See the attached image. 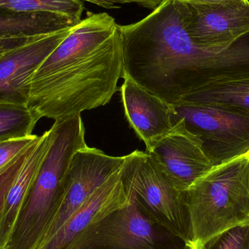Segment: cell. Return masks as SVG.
Returning <instances> with one entry per match:
<instances>
[{"instance_id": "cell-22", "label": "cell", "mask_w": 249, "mask_h": 249, "mask_svg": "<svg viewBox=\"0 0 249 249\" xmlns=\"http://www.w3.org/2000/svg\"><path fill=\"white\" fill-rule=\"evenodd\" d=\"M39 37V36H37ZM37 37L17 38V39H0V51H10L25 45Z\"/></svg>"}, {"instance_id": "cell-7", "label": "cell", "mask_w": 249, "mask_h": 249, "mask_svg": "<svg viewBox=\"0 0 249 249\" xmlns=\"http://www.w3.org/2000/svg\"><path fill=\"white\" fill-rule=\"evenodd\" d=\"M171 105L177 119L199 139L213 166L249 152V115L184 100Z\"/></svg>"}, {"instance_id": "cell-14", "label": "cell", "mask_w": 249, "mask_h": 249, "mask_svg": "<svg viewBox=\"0 0 249 249\" xmlns=\"http://www.w3.org/2000/svg\"><path fill=\"white\" fill-rule=\"evenodd\" d=\"M53 137V127L39 136L37 142L29 150L18 174L7 192L0 213V249H4L8 241L19 211L51 147Z\"/></svg>"}, {"instance_id": "cell-19", "label": "cell", "mask_w": 249, "mask_h": 249, "mask_svg": "<svg viewBox=\"0 0 249 249\" xmlns=\"http://www.w3.org/2000/svg\"><path fill=\"white\" fill-rule=\"evenodd\" d=\"M200 249H249V222L232 227L212 237Z\"/></svg>"}, {"instance_id": "cell-18", "label": "cell", "mask_w": 249, "mask_h": 249, "mask_svg": "<svg viewBox=\"0 0 249 249\" xmlns=\"http://www.w3.org/2000/svg\"><path fill=\"white\" fill-rule=\"evenodd\" d=\"M0 7L17 11L61 13L81 19L85 7L82 0H0Z\"/></svg>"}, {"instance_id": "cell-10", "label": "cell", "mask_w": 249, "mask_h": 249, "mask_svg": "<svg viewBox=\"0 0 249 249\" xmlns=\"http://www.w3.org/2000/svg\"><path fill=\"white\" fill-rule=\"evenodd\" d=\"M146 152L181 193L187 191L214 167L199 139L180 119L168 134Z\"/></svg>"}, {"instance_id": "cell-5", "label": "cell", "mask_w": 249, "mask_h": 249, "mask_svg": "<svg viewBox=\"0 0 249 249\" xmlns=\"http://www.w3.org/2000/svg\"><path fill=\"white\" fill-rule=\"evenodd\" d=\"M122 179L126 193L147 214L192 249L193 229L184 193L171 184L147 152L136 150L124 156Z\"/></svg>"}, {"instance_id": "cell-26", "label": "cell", "mask_w": 249, "mask_h": 249, "mask_svg": "<svg viewBox=\"0 0 249 249\" xmlns=\"http://www.w3.org/2000/svg\"><path fill=\"white\" fill-rule=\"evenodd\" d=\"M7 51H0V57H1V55H2L4 53L7 52Z\"/></svg>"}, {"instance_id": "cell-8", "label": "cell", "mask_w": 249, "mask_h": 249, "mask_svg": "<svg viewBox=\"0 0 249 249\" xmlns=\"http://www.w3.org/2000/svg\"><path fill=\"white\" fill-rule=\"evenodd\" d=\"M124 161V156H110L88 145L79 149L66 174L65 192L59 209L39 246L51 239L96 190L121 170Z\"/></svg>"}, {"instance_id": "cell-15", "label": "cell", "mask_w": 249, "mask_h": 249, "mask_svg": "<svg viewBox=\"0 0 249 249\" xmlns=\"http://www.w3.org/2000/svg\"><path fill=\"white\" fill-rule=\"evenodd\" d=\"M82 19L45 11H17L0 7V39L37 37L74 27Z\"/></svg>"}, {"instance_id": "cell-23", "label": "cell", "mask_w": 249, "mask_h": 249, "mask_svg": "<svg viewBox=\"0 0 249 249\" xmlns=\"http://www.w3.org/2000/svg\"><path fill=\"white\" fill-rule=\"evenodd\" d=\"M112 2L117 4H130V3H135V4H139L143 7H147L149 9L156 8L162 2L163 0H110Z\"/></svg>"}, {"instance_id": "cell-17", "label": "cell", "mask_w": 249, "mask_h": 249, "mask_svg": "<svg viewBox=\"0 0 249 249\" xmlns=\"http://www.w3.org/2000/svg\"><path fill=\"white\" fill-rule=\"evenodd\" d=\"M38 121L27 105L0 103V143L31 137Z\"/></svg>"}, {"instance_id": "cell-24", "label": "cell", "mask_w": 249, "mask_h": 249, "mask_svg": "<svg viewBox=\"0 0 249 249\" xmlns=\"http://www.w3.org/2000/svg\"><path fill=\"white\" fill-rule=\"evenodd\" d=\"M85 1H89V2L93 3L96 5L100 6V7L106 9H115L119 7L118 6L115 5L116 4L112 2L110 0H85Z\"/></svg>"}, {"instance_id": "cell-20", "label": "cell", "mask_w": 249, "mask_h": 249, "mask_svg": "<svg viewBox=\"0 0 249 249\" xmlns=\"http://www.w3.org/2000/svg\"><path fill=\"white\" fill-rule=\"evenodd\" d=\"M39 136L33 135L24 139H14L0 143V171L14 160L20 154L36 143Z\"/></svg>"}, {"instance_id": "cell-13", "label": "cell", "mask_w": 249, "mask_h": 249, "mask_svg": "<svg viewBox=\"0 0 249 249\" xmlns=\"http://www.w3.org/2000/svg\"><path fill=\"white\" fill-rule=\"evenodd\" d=\"M128 201L121 168L95 191L51 239L36 249H67L89 225Z\"/></svg>"}, {"instance_id": "cell-12", "label": "cell", "mask_w": 249, "mask_h": 249, "mask_svg": "<svg viewBox=\"0 0 249 249\" xmlns=\"http://www.w3.org/2000/svg\"><path fill=\"white\" fill-rule=\"evenodd\" d=\"M121 88L124 115L138 137L150 150L177 124L173 106L123 74Z\"/></svg>"}, {"instance_id": "cell-25", "label": "cell", "mask_w": 249, "mask_h": 249, "mask_svg": "<svg viewBox=\"0 0 249 249\" xmlns=\"http://www.w3.org/2000/svg\"><path fill=\"white\" fill-rule=\"evenodd\" d=\"M186 3H196V4H211V3L222 2L230 0H178Z\"/></svg>"}, {"instance_id": "cell-9", "label": "cell", "mask_w": 249, "mask_h": 249, "mask_svg": "<svg viewBox=\"0 0 249 249\" xmlns=\"http://www.w3.org/2000/svg\"><path fill=\"white\" fill-rule=\"evenodd\" d=\"M182 6L186 31L200 46L222 49L249 32V0Z\"/></svg>"}, {"instance_id": "cell-16", "label": "cell", "mask_w": 249, "mask_h": 249, "mask_svg": "<svg viewBox=\"0 0 249 249\" xmlns=\"http://www.w3.org/2000/svg\"><path fill=\"white\" fill-rule=\"evenodd\" d=\"M181 100L212 105L249 115V76L209 83Z\"/></svg>"}, {"instance_id": "cell-27", "label": "cell", "mask_w": 249, "mask_h": 249, "mask_svg": "<svg viewBox=\"0 0 249 249\" xmlns=\"http://www.w3.org/2000/svg\"><path fill=\"white\" fill-rule=\"evenodd\" d=\"M248 155H249V152H248Z\"/></svg>"}, {"instance_id": "cell-21", "label": "cell", "mask_w": 249, "mask_h": 249, "mask_svg": "<svg viewBox=\"0 0 249 249\" xmlns=\"http://www.w3.org/2000/svg\"><path fill=\"white\" fill-rule=\"evenodd\" d=\"M32 147L20 154L14 160L12 161L5 168L0 171V213L2 209L4 199L7 196V192H8L11 184H13L16 176L18 174L22 164L24 162L25 159Z\"/></svg>"}, {"instance_id": "cell-1", "label": "cell", "mask_w": 249, "mask_h": 249, "mask_svg": "<svg viewBox=\"0 0 249 249\" xmlns=\"http://www.w3.org/2000/svg\"><path fill=\"white\" fill-rule=\"evenodd\" d=\"M120 29L123 74L170 105L238 71L239 58L233 45L213 49L192 40L178 0H163L142 20L120 25Z\"/></svg>"}, {"instance_id": "cell-2", "label": "cell", "mask_w": 249, "mask_h": 249, "mask_svg": "<svg viewBox=\"0 0 249 249\" xmlns=\"http://www.w3.org/2000/svg\"><path fill=\"white\" fill-rule=\"evenodd\" d=\"M123 73L120 25L89 12L35 71L27 107L38 121L74 118L109 103Z\"/></svg>"}, {"instance_id": "cell-4", "label": "cell", "mask_w": 249, "mask_h": 249, "mask_svg": "<svg viewBox=\"0 0 249 249\" xmlns=\"http://www.w3.org/2000/svg\"><path fill=\"white\" fill-rule=\"evenodd\" d=\"M184 194L193 229L192 249H200L212 237L249 222L248 153L213 167Z\"/></svg>"}, {"instance_id": "cell-3", "label": "cell", "mask_w": 249, "mask_h": 249, "mask_svg": "<svg viewBox=\"0 0 249 249\" xmlns=\"http://www.w3.org/2000/svg\"><path fill=\"white\" fill-rule=\"evenodd\" d=\"M51 147L13 225L4 249H36L64 196V181L74 154L87 146L81 115L52 125Z\"/></svg>"}, {"instance_id": "cell-11", "label": "cell", "mask_w": 249, "mask_h": 249, "mask_svg": "<svg viewBox=\"0 0 249 249\" xmlns=\"http://www.w3.org/2000/svg\"><path fill=\"white\" fill-rule=\"evenodd\" d=\"M74 27L35 38L0 57V103L27 105L34 74Z\"/></svg>"}, {"instance_id": "cell-6", "label": "cell", "mask_w": 249, "mask_h": 249, "mask_svg": "<svg viewBox=\"0 0 249 249\" xmlns=\"http://www.w3.org/2000/svg\"><path fill=\"white\" fill-rule=\"evenodd\" d=\"M129 201L89 225L67 249H190L157 223L132 195Z\"/></svg>"}]
</instances>
